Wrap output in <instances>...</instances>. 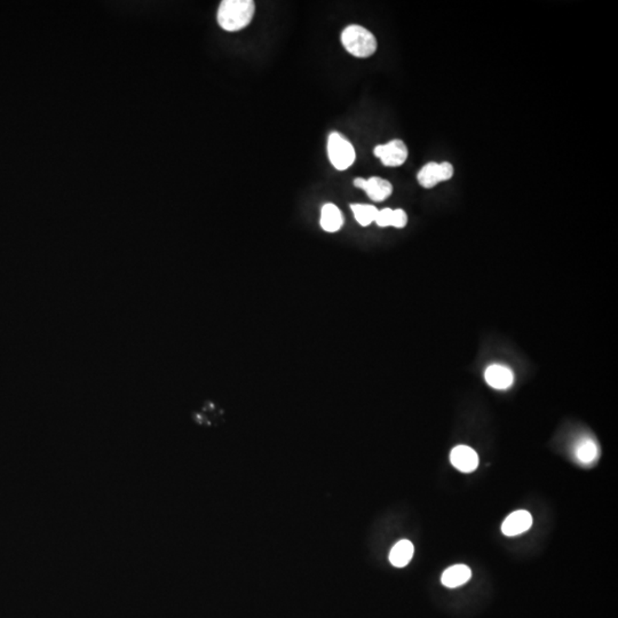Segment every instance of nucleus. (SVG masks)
I'll use <instances>...</instances> for the list:
<instances>
[{"mask_svg":"<svg viewBox=\"0 0 618 618\" xmlns=\"http://www.w3.org/2000/svg\"><path fill=\"white\" fill-rule=\"evenodd\" d=\"M575 455L577 457L578 462L584 464V465H590L592 462H595L599 456V447L595 443V440L592 438H583L578 442L575 450Z\"/></svg>","mask_w":618,"mask_h":618,"instance_id":"ddd939ff","label":"nucleus"},{"mask_svg":"<svg viewBox=\"0 0 618 618\" xmlns=\"http://www.w3.org/2000/svg\"><path fill=\"white\" fill-rule=\"evenodd\" d=\"M414 544L408 540H402L392 547L390 561L396 568H403L412 561L414 557Z\"/></svg>","mask_w":618,"mask_h":618,"instance_id":"9b49d317","label":"nucleus"},{"mask_svg":"<svg viewBox=\"0 0 618 618\" xmlns=\"http://www.w3.org/2000/svg\"><path fill=\"white\" fill-rule=\"evenodd\" d=\"M472 571L465 564H455L448 568L441 577L442 584L449 588H458L471 579Z\"/></svg>","mask_w":618,"mask_h":618,"instance_id":"9d476101","label":"nucleus"},{"mask_svg":"<svg viewBox=\"0 0 618 618\" xmlns=\"http://www.w3.org/2000/svg\"><path fill=\"white\" fill-rule=\"evenodd\" d=\"M374 153L388 167H401L408 158V148L401 140H392L386 145L377 146Z\"/></svg>","mask_w":618,"mask_h":618,"instance_id":"39448f33","label":"nucleus"},{"mask_svg":"<svg viewBox=\"0 0 618 618\" xmlns=\"http://www.w3.org/2000/svg\"><path fill=\"white\" fill-rule=\"evenodd\" d=\"M341 43L348 53L356 58H369L377 51V39L364 27L352 24L343 31Z\"/></svg>","mask_w":618,"mask_h":618,"instance_id":"f03ea898","label":"nucleus"},{"mask_svg":"<svg viewBox=\"0 0 618 618\" xmlns=\"http://www.w3.org/2000/svg\"><path fill=\"white\" fill-rule=\"evenodd\" d=\"M362 189L374 202L385 201L393 193V186H392L391 182L378 177H372L364 181Z\"/></svg>","mask_w":618,"mask_h":618,"instance_id":"1a4fd4ad","label":"nucleus"},{"mask_svg":"<svg viewBox=\"0 0 618 618\" xmlns=\"http://www.w3.org/2000/svg\"><path fill=\"white\" fill-rule=\"evenodd\" d=\"M533 526V516L526 511H515L504 520L502 524V533L505 536H518L526 533Z\"/></svg>","mask_w":618,"mask_h":618,"instance_id":"0eeeda50","label":"nucleus"},{"mask_svg":"<svg viewBox=\"0 0 618 618\" xmlns=\"http://www.w3.org/2000/svg\"><path fill=\"white\" fill-rule=\"evenodd\" d=\"M328 155L331 164L339 171L347 170L348 167H352L356 158L353 145L338 132L330 134L328 141Z\"/></svg>","mask_w":618,"mask_h":618,"instance_id":"7ed1b4c3","label":"nucleus"},{"mask_svg":"<svg viewBox=\"0 0 618 618\" xmlns=\"http://www.w3.org/2000/svg\"><path fill=\"white\" fill-rule=\"evenodd\" d=\"M487 384L495 388V390H507L513 385L514 374L511 369L500 364L490 365L484 374Z\"/></svg>","mask_w":618,"mask_h":618,"instance_id":"6e6552de","label":"nucleus"},{"mask_svg":"<svg viewBox=\"0 0 618 618\" xmlns=\"http://www.w3.org/2000/svg\"><path fill=\"white\" fill-rule=\"evenodd\" d=\"M454 175V167L448 162L443 163L426 164L419 172H418V182L424 188H433L436 184L445 182L451 179Z\"/></svg>","mask_w":618,"mask_h":618,"instance_id":"20e7f679","label":"nucleus"},{"mask_svg":"<svg viewBox=\"0 0 618 618\" xmlns=\"http://www.w3.org/2000/svg\"><path fill=\"white\" fill-rule=\"evenodd\" d=\"M350 209L353 211L354 217L356 219L357 222L363 227H367L376 221L378 211H379L374 205L367 204H353L350 205Z\"/></svg>","mask_w":618,"mask_h":618,"instance_id":"4468645a","label":"nucleus"},{"mask_svg":"<svg viewBox=\"0 0 618 618\" xmlns=\"http://www.w3.org/2000/svg\"><path fill=\"white\" fill-rule=\"evenodd\" d=\"M407 222H408V217H407V213H405V211L401 210V209L393 210L392 227L398 228V229L405 228L407 226Z\"/></svg>","mask_w":618,"mask_h":618,"instance_id":"dca6fc26","label":"nucleus"},{"mask_svg":"<svg viewBox=\"0 0 618 618\" xmlns=\"http://www.w3.org/2000/svg\"><path fill=\"white\" fill-rule=\"evenodd\" d=\"M392 217H393V210L384 209V210L378 211L377 217L374 222L379 227H390L392 226Z\"/></svg>","mask_w":618,"mask_h":618,"instance_id":"2eb2a0df","label":"nucleus"},{"mask_svg":"<svg viewBox=\"0 0 618 618\" xmlns=\"http://www.w3.org/2000/svg\"><path fill=\"white\" fill-rule=\"evenodd\" d=\"M255 10L252 0H224L217 10V23L226 31L242 30L251 22Z\"/></svg>","mask_w":618,"mask_h":618,"instance_id":"f257e3e1","label":"nucleus"},{"mask_svg":"<svg viewBox=\"0 0 618 618\" xmlns=\"http://www.w3.org/2000/svg\"><path fill=\"white\" fill-rule=\"evenodd\" d=\"M343 217L339 209L334 204H326L321 213V227L328 233H336L343 227Z\"/></svg>","mask_w":618,"mask_h":618,"instance_id":"f8f14e48","label":"nucleus"},{"mask_svg":"<svg viewBox=\"0 0 618 618\" xmlns=\"http://www.w3.org/2000/svg\"><path fill=\"white\" fill-rule=\"evenodd\" d=\"M450 462L460 472L472 473L479 466V456L471 447L457 445L450 454Z\"/></svg>","mask_w":618,"mask_h":618,"instance_id":"423d86ee","label":"nucleus"}]
</instances>
